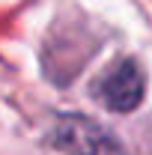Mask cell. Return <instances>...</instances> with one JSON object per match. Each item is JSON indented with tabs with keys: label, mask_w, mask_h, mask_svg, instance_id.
<instances>
[{
	"label": "cell",
	"mask_w": 152,
	"mask_h": 155,
	"mask_svg": "<svg viewBox=\"0 0 152 155\" xmlns=\"http://www.w3.org/2000/svg\"><path fill=\"white\" fill-rule=\"evenodd\" d=\"M57 146L75 155H128L114 134H107L98 122L84 116H63L57 122Z\"/></svg>",
	"instance_id": "cell-1"
},
{
	"label": "cell",
	"mask_w": 152,
	"mask_h": 155,
	"mask_svg": "<svg viewBox=\"0 0 152 155\" xmlns=\"http://www.w3.org/2000/svg\"><path fill=\"white\" fill-rule=\"evenodd\" d=\"M146 93V75L134 60H122L116 69L98 81V98L104 107H111L116 114H128L134 110Z\"/></svg>",
	"instance_id": "cell-2"
}]
</instances>
